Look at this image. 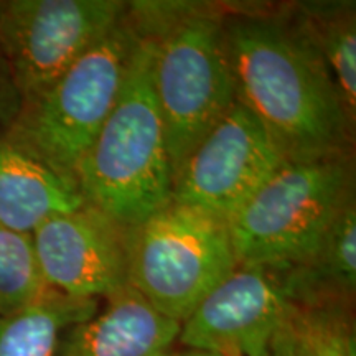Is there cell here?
<instances>
[{
    "label": "cell",
    "instance_id": "8",
    "mask_svg": "<svg viewBox=\"0 0 356 356\" xmlns=\"http://www.w3.org/2000/svg\"><path fill=\"white\" fill-rule=\"evenodd\" d=\"M282 163L262 124L236 101L175 173L172 200L229 222Z\"/></svg>",
    "mask_w": 356,
    "mask_h": 356
},
{
    "label": "cell",
    "instance_id": "20",
    "mask_svg": "<svg viewBox=\"0 0 356 356\" xmlns=\"http://www.w3.org/2000/svg\"><path fill=\"white\" fill-rule=\"evenodd\" d=\"M270 356H273V355H270Z\"/></svg>",
    "mask_w": 356,
    "mask_h": 356
},
{
    "label": "cell",
    "instance_id": "10",
    "mask_svg": "<svg viewBox=\"0 0 356 356\" xmlns=\"http://www.w3.org/2000/svg\"><path fill=\"white\" fill-rule=\"evenodd\" d=\"M131 229L88 203L44 220L32 239L47 286L96 300L127 286Z\"/></svg>",
    "mask_w": 356,
    "mask_h": 356
},
{
    "label": "cell",
    "instance_id": "7",
    "mask_svg": "<svg viewBox=\"0 0 356 356\" xmlns=\"http://www.w3.org/2000/svg\"><path fill=\"white\" fill-rule=\"evenodd\" d=\"M127 10L124 0L0 2V53L29 104L99 42Z\"/></svg>",
    "mask_w": 356,
    "mask_h": 356
},
{
    "label": "cell",
    "instance_id": "16",
    "mask_svg": "<svg viewBox=\"0 0 356 356\" xmlns=\"http://www.w3.org/2000/svg\"><path fill=\"white\" fill-rule=\"evenodd\" d=\"M353 302H293L273 341V356H356Z\"/></svg>",
    "mask_w": 356,
    "mask_h": 356
},
{
    "label": "cell",
    "instance_id": "12",
    "mask_svg": "<svg viewBox=\"0 0 356 356\" xmlns=\"http://www.w3.org/2000/svg\"><path fill=\"white\" fill-rule=\"evenodd\" d=\"M83 203L71 181L0 137V226L32 234L50 216Z\"/></svg>",
    "mask_w": 356,
    "mask_h": 356
},
{
    "label": "cell",
    "instance_id": "4",
    "mask_svg": "<svg viewBox=\"0 0 356 356\" xmlns=\"http://www.w3.org/2000/svg\"><path fill=\"white\" fill-rule=\"evenodd\" d=\"M137 43L126 10L47 91L22 106L3 139L74 185L79 162L118 101Z\"/></svg>",
    "mask_w": 356,
    "mask_h": 356
},
{
    "label": "cell",
    "instance_id": "13",
    "mask_svg": "<svg viewBox=\"0 0 356 356\" xmlns=\"http://www.w3.org/2000/svg\"><path fill=\"white\" fill-rule=\"evenodd\" d=\"M292 302H353L356 289V202L351 198L309 259L280 269Z\"/></svg>",
    "mask_w": 356,
    "mask_h": 356
},
{
    "label": "cell",
    "instance_id": "18",
    "mask_svg": "<svg viewBox=\"0 0 356 356\" xmlns=\"http://www.w3.org/2000/svg\"><path fill=\"white\" fill-rule=\"evenodd\" d=\"M22 109V97L19 95L8 65L0 53V126L8 127L15 121Z\"/></svg>",
    "mask_w": 356,
    "mask_h": 356
},
{
    "label": "cell",
    "instance_id": "17",
    "mask_svg": "<svg viewBox=\"0 0 356 356\" xmlns=\"http://www.w3.org/2000/svg\"><path fill=\"white\" fill-rule=\"evenodd\" d=\"M47 289L32 234L0 226V315L22 309Z\"/></svg>",
    "mask_w": 356,
    "mask_h": 356
},
{
    "label": "cell",
    "instance_id": "3",
    "mask_svg": "<svg viewBox=\"0 0 356 356\" xmlns=\"http://www.w3.org/2000/svg\"><path fill=\"white\" fill-rule=\"evenodd\" d=\"M155 44L140 37L113 111L74 172L83 202L136 226L172 202L173 172L154 88Z\"/></svg>",
    "mask_w": 356,
    "mask_h": 356
},
{
    "label": "cell",
    "instance_id": "2",
    "mask_svg": "<svg viewBox=\"0 0 356 356\" xmlns=\"http://www.w3.org/2000/svg\"><path fill=\"white\" fill-rule=\"evenodd\" d=\"M225 10L202 2H127L136 32L155 44L154 88L173 177L236 102Z\"/></svg>",
    "mask_w": 356,
    "mask_h": 356
},
{
    "label": "cell",
    "instance_id": "14",
    "mask_svg": "<svg viewBox=\"0 0 356 356\" xmlns=\"http://www.w3.org/2000/svg\"><path fill=\"white\" fill-rule=\"evenodd\" d=\"M99 310L96 299H81L48 287L22 309L0 315V356H56L65 333Z\"/></svg>",
    "mask_w": 356,
    "mask_h": 356
},
{
    "label": "cell",
    "instance_id": "6",
    "mask_svg": "<svg viewBox=\"0 0 356 356\" xmlns=\"http://www.w3.org/2000/svg\"><path fill=\"white\" fill-rule=\"evenodd\" d=\"M236 267L229 222L195 207L172 200L131 229L129 286L180 323Z\"/></svg>",
    "mask_w": 356,
    "mask_h": 356
},
{
    "label": "cell",
    "instance_id": "1",
    "mask_svg": "<svg viewBox=\"0 0 356 356\" xmlns=\"http://www.w3.org/2000/svg\"><path fill=\"white\" fill-rule=\"evenodd\" d=\"M222 42L236 101L262 124L284 162L351 155L355 121L287 8L226 7Z\"/></svg>",
    "mask_w": 356,
    "mask_h": 356
},
{
    "label": "cell",
    "instance_id": "5",
    "mask_svg": "<svg viewBox=\"0 0 356 356\" xmlns=\"http://www.w3.org/2000/svg\"><path fill=\"white\" fill-rule=\"evenodd\" d=\"M355 198L351 155L284 162L229 221L238 266L287 269L314 254L333 220Z\"/></svg>",
    "mask_w": 356,
    "mask_h": 356
},
{
    "label": "cell",
    "instance_id": "15",
    "mask_svg": "<svg viewBox=\"0 0 356 356\" xmlns=\"http://www.w3.org/2000/svg\"><path fill=\"white\" fill-rule=\"evenodd\" d=\"M289 15L314 44L330 71L346 113L356 115V8L355 2H302Z\"/></svg>",
    "mask_w": 356,
    "mask_h": 356
},
{
    "label": "cell",
    "instance_id": "9",
    "mask_svg": "<svg viewBox=\"0 0 356 356\" xmlns=\"http://www.w3.org/2000/svg\"><path fill=\"white\" fill-rule=\"evenodd\" d=\"M292 304L282 270L238 266L181 322L178 343L222 356H270Z\"/></svg>",
    "mask_w": 356,
    "mask_h": 356
},
{
    "label": "cell",
    "instance_id": "11",
    "mask_svg": "<svg viewBox=\"0 0 356 356\" xmlns=\"http://www.w3.org/2000/svg\"><path fill=\"white\" fill-rule=\"evenodd\" d=\"M180 328L127 284L65 333L56 356H170Z\"/></svg>",
    "mask_w": 356,
    "mask_h": 356
},
{
    "label": "cell",
    "instance_id": "19",
    "mask_svg": "<svg viewBox=\"0 0 356 356\" xmlns=\"http://www.w3.org/2000/svg\"><path fill=\"white\" fill-rule=\"evenodd\" d=\"M170 356H222L220 353H213V351L195 350V348H181L178 351H172Z\"/></svg>",
    "mask_w": 356,
    "mask_h": 356
}]
</instances>
